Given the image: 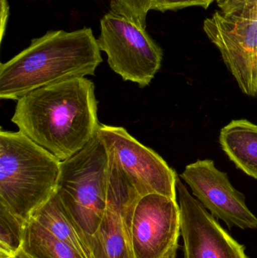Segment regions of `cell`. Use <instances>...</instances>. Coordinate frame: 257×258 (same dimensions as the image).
<instances>
[{
  "label": "cell",
  "instance_id": "6da1fadb",
  "mask_svg": "<svg viewBox=\"0 0 257 258\" xmlns=\"http://www.w3.org/2000/svg\"><path fill=\"white\" fill-rule=\"evenodd\" d=\"M95 89L85 77L36 89L18 100L12 122L63 162L98 134L101 124Z\"/></svg>",
  "mask_w": 257,
  "mask_h": 258
},
{
  "label": "cell",
  "instance_id": "7a4b0ae2",
  "mask_svg": "<svg viewBox=\"0 0 257 258\" xmlns=\"http://www.w3.org/2000/svg\"><path fill=\"white\" fill-rule=\"evenodd\" d=\"M102 61L92 29L50 30L0 64V98L18 101L41 88L95 76Z\"/></svg>",
  "mask_w": 257,
  "mask_h": 258
},
{
  "label": "cell",
  "instance_id": "3957f363",
  "mask_svg": "<svg viewBox=\"0 0 257 258\" xmlns=\"http://www.w3.org/2000/svg\"><path fill=\"white\" fill-rule=\"evenodd\" d=\"M61 161L21 132H0V204L27 223L57 192Z\"/></svg>",
  "mask_w": 257,
  "mask_h": 258
},
{
  "label": "cell",
  "instance_id": "277c9868",
  "mask_svg": "<svg viewBox=\"0 0 257 258\" xmlns=\"http://www.w3.org/2000/svg\"><path fill=\"white\" fill-rule=\"evenodd\" d=\"M108 179V152L98 132L60 165L56 194L89 248L107 209Z\"/></svg>",
  "mask_w": 257,
  "mask_h": 258
},
{
  "label": "cell",
  "instance_id": "5b68a950",
  "mask_svg": "<svg viewBox=\"0 0 257 258\" xmlns=\"http://www.w3.org/2000/svg\"><path fill=\"white\" fill-rule=\"evenodd\" d=\"M98 43L112 71L124 81L146 87L161 68L162 49L146 29L111 10L101 18Z\"/></svg>",
  "mask_w": 257,
  "mask_h": 258
},
{
  "label": "cell",
  "instance_id": "8992f818",
  "mask_svg": "<svg viewBox=\"0 0 257 258\" xmlns=\"http://www.w3.org/2000/svg\"><path fill=\"white\" fill-rule=\"evenodd\" d=\"M203 28L241 92L257 98V0L232 15L216 12Z\"/></svg>",
  "mask_w": 257,
  "mask_h": 258
},
{
  "label": "cell",
  "instance_id": "52a82bcc",
  "mask_svg": "<svg viewBox=\"0 0 257 258\" xmlns=\"http://www.w3.org/2000/svg\"><path fill=\"white\" fill-rule=\"evenodd\" d=\"M98 135L140 197L160 194L178 200V174L156 152L139 142L122 127L101 124Z\"/></svg>",
  "mask_w": 257,
  "mask_h": 258
},
{
  "label": "cell",
  "instance_id": "ba28073f",
  "mask_svg": "<svg viewBox=\"0 0 257 258\" xmlns=\"http://www.w3.org/2000/svg\"><path fill=\"white\" fill-rule=\"evenodd\" d=\"M107 152V209L91 241L92 258H134L130 225L134 206L140 197L114 155L108 149Z\"/></svg>",
  "mask_w": 257,
  "mask_h": 258
},
{
  "label": "cell",
  "instance_id": "9c48e42d",
  "mask_svg": "<svg viewBox=\"0 0 257 258\" xmlns=\"http://www.w3.org/2000/svg\"><path fill=\"white\" fill-rule=\"evenodd\" d=\"M134 258H176L181 234L178 200L160 194L140 197L130 225Z\"/></svg>",
  "mask_w": 257,
  "mask_h": 258
},
{
  "label": "cell",
  "instance_id": "30bf717a",
  "mask_svg": "<svg viewBox=\"0 0 257 258\" xmlns=\"http://www.w3.org/2000/svg\"><path fill=\"white\" fill-rule=\"evenodd\" d=\"M180 176L202 206L229 228L257 229V218L247 207L244 194L232 186L214 161L199 159L187 165Z\"/></svg>",
  "mask_w": 257,
  "mask_h": 258
},
{
  "label": "cell",
  "instance_id": "8fae6325",
  "mask_svg": "<svg viewBox=\"0 0 257 258\" xmlns=\"http://www.w3.org/2000/svg\"><path fill=\"white\" fill-rule=\"evenodd\" d=\"M177 198L184 258H249L245 247L234 239L190 194L180 177L177 180Z\"/></svg>",
  "mask_w": 257,
  "mask_h": 258
},
{
  "label": "cell",
  "instance_id": "7c38bea8",
  "mask_svg": "<svg viewBox=\"0 0 257 258\" xmlns=\"http://www.w3.org/2000/svg\"><path fill=\"white\" fill-rule=\"evenodd\" d=\"M220 146L235 167L257 179V125L236 119L220 131Z\"/></svg>",
  "mask_w": 257,
  "mask_h": 258
},
{
  "label": "cell",
  "instance_id": "4fadbf2b",
  "mask_svg": "<svg viewBox=\"0 0 257 258\" xmlns=\"http://www.w3.org/2000/svg\"><path fill=\"white\" fill-rule=\"evenodd\" d=\"M32 218L69 245L81 258H92V251L85 239L62 206L57 194L36 211Z\"/></svg>",
  "mask_w": 257,
  "mask_h": 258
},
{
  "label": "cell",
  "instance_id": "5bb4252c",
  "mask_svg": "<svg viewBox=\"0 0 257 258\" xmlns=\"http://www.w3.org/2000/svg\"><path fill=\"white\" fill-rule=\"evenodd\" d=\"M22 249L35 258H81L33 218L26 223Z\"/></svg>",
  "mask_w": 257,
  "mask_h": 258
},
{
  "label": "cell",
  "instance_id": "9a60e30c",
  "mask_svg": "<svg viewBox=\"0 0 257 258\" xmlns=\"http://www.w3.org/2000/svg\"><path fill=\"white\" fill-rule=\"evenodd\" d=\"M26 223L0 204V258H11L24 245Z\"/></svg>",
  "mask_w": 257,
  "mask_h": 258
},
{
  "label": "cell",
  "instance_id": "2e32d148",
  "mask_svg": "<svg viewBox=\"0 0 257 258\" xmlns=\"http://www.w3.org/2000/svg\"><path fill=\"white\" fill-rule=\"evenodd\" d=\"M153 0H111L110 10L146 29V16Z\"/></svg>",
  "mask_w": 257,
  "mask_h": 258
},
{
  "label": "cell",
  "instance_id": "e0dca14e",
  "mask_svg": "<svg viewBox=\"0 0 257 258\" xmlns=\"http://www.w3.org/2000/svg\"><path fill=\"white\" fill-rule=\"evenodd\" d=\"M214 1L215 0H153L152 10L164 12L192 6H200L204 9H208Z\"/></svg>",
  "mask_w": 257,
  "mask_h": 258
},
{
  "label": "cell",
  "instance_id": "ac0fdd59",
  "mask_svg": "<svg viewBox=\"0 0 257 258\" xmlns=\"http://www.w3.org/2000/svg\"><path fill=\"white\" fill-rule=\"evenodd\" d=\"M223 15H232L241 12L253 0H215Z\"/></svg>",
  "mask_w": 257,
  "mask_h": 258
},
{
  "label": "cell",
  "instance_id": "d6986e66",
  "mask_svg": "<svg viewBox=\"0 0 257 258\" xmlns=\"http://www.w3.org/2000/svg\"><path fill=\"white\" fill-rule=\"evenodd\" d=\"M9 15V5L8 0H1V41L4 37Z\"/></svg>",
  "mask_w": 257,
  "mask_h": 258
},
{
  "label": "cell",
  "instance_id": "ffe728a7",
  "mask_svg": "<svg viewBox=\"0 0 257 258\" xmlns=\"http://www.w3.org/2000/svg\"><path fill=\"white\" fill-rule=\"evenodd\" d=\"M11 258H35L33 257H32L31 255H30V254H27L26 251H24V250L21 249V251H19V252L18 253V254H15L14 257H11Z\"/></svg>",
  "mask_w": 257,
  "mask_h": 258
}]
</instances>
